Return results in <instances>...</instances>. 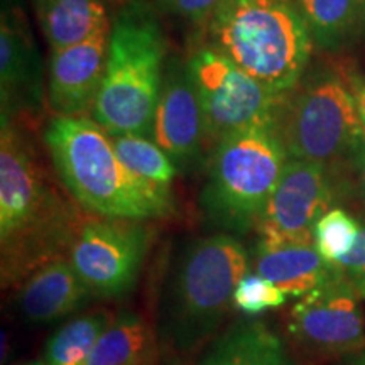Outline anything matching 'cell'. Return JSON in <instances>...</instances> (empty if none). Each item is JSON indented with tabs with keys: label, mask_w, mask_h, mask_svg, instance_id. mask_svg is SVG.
<instances>
[{
	"label": "cell",
	"mask_w": 365,
	"mask_h": 365,
	"mask_svg": "<svg viewBox=\"0 0 365 365\" xmlns=\"http://www.w3.org/2000/svg\"><path fill=\"white\" fill-rule=\"evenodd\" d=\"M355 100H357V107L362 117V122H365V83H359L355 86Z\"/></svg>",
	"instance_id": "cell-28"
},
{
	"label": "cell",
	"mask_w": 365,
	"mask_h": 365,
	"mask_svg": "<svg viewBox=\"0 0 365 365\" xmlns=\"http://www.w3.org/2000/svg\"><path fill=\"white\" fill-rule=\"evenodd\" d=\"M346 276L301 296L287 313V331L301 349L319 357L365 349V318Z\"/></svg>",
	"instance_id": "cell-10"
},
{
	"label": "cell",
	"mask_w": 365,
	"mask_h": 365,
	"mask_svg": "<svg viewBox=\"0 0 365 365\" xmlns=\"http://www.w3.org/2000/svg\"><path fill=\"white\" fill-rule=\"evenodd\" d=\"M255 274L266 277L287 296L301 298L345 276L344 269L327 262L313 242L259 237L254 257Z\"/></svg>",
	"instance_id": "cell-14"
},
{
	"label": "cell",
	"mask_w": 365,
	"mask_h": 365,
	"mask_svg": "<svg viewBox=\"0 0 365 365\" xmlns=\"http://www.w3.org/2000/svg\"><path fill=\"white\" fill-rule=\"evenodd\" d=\"M188 66L202 105L207 140L218 144L249 127L277 124L286 95L269 90L215 48H200Z\"/></svg>",
	"instance_id": "cell-8"
},
{
	"label": "cell",
	"mask_w": 365,
	"mask_h": 365,
	"mask_svg": "<svg viewBox=\"0 0 365 365\" xmlns=\"http://www.w3.org/2000/svg\"><path fill=\"white\" fill-rule=\"evenodd\" d=\"M340 267L344 269L346 279L355 287L360 298L365 299V220L362 222L352 250L346 254Z\"/></svg>",
	"instance_id": "cell-25"
},
{
	"label": "cell",
	"mask_w": 365,
	"mask_h": 365,
	"mask_svg": "<svg viewBox=\"0 0 365 365\" xmlns=\"http://www.w3.org/2000/svg\"><path fill=\"white\" fill-rule=\"evenodd\" d=\"M364 125H365V122H364Z\"/></svg>",
	"instance_id": "cell-32"
},
{
	"label": "cell",
	"mask_w": 365,
	"mask_h": 365,
	"mask_svg": "<svg viewBox=\"0 0 365 365\" xmlns=\"http://www.w3.org/2000/svg\"><path fill=\"white\" fill-rule=\"evenodd\" d=\"M164 6L190 21H210L225 0H163Z\"/></svg>",
	"instance_id": "cell-26"
},
{
	"label": "cell",
	"mask_w": 365,
	"mask_h": 365,
	"mask_svg": "<svg viewBox=\"0 0 365 365\" xmlns=\"http://www.w3.org/2000/svg\"><path fill=\"white\" fill-rule=\"evenodd\" d=\"M166 43L158 21L127 7L113 21L107 68L91 113L108 134L153 135Z\"/></svg>",
	"instance_id": "cell-4"
},
{
	"label": "cell",
	"mask_w": 365,
	"mask_h": 365,
	"mask_svg": "<svg viewBox=\"0 0 365 365\" xmlns=\"http://www.w3.org/2000/svg\"><path fill=\"white\" fill-rule=\"evenodd\" d=\"M355 164H357V173H359V188H360V195L365 200V149L362 153L355 158Z\"/></svg>",
	"instance_id": "cell-27"
},
{
	"label": "cell",
	"mask_w": 365,
	"mask_h": 365,
	"mask_svg": "<svg viewBox=\"0 0 365 365\" xmlns=\"http://www.w3.org/2000/svg\"><path fill=\"white\" fill-rule=\"evenodd\" d=\"M110 31L112 27L85 43L51 51L48 97L58 115H85L93 110L107 68Z\"/></svg>",
	"instance_id": "cell-12"
},
{
	"label": "cell",
	"mask_w": 365,
	"mask_h": 365,
	"mask_svg": "<svg viewBox=\"0 0 365 365\" xmlns=\"http://www.w3.org/2000/svg\"><path fill=\"white\" fill-rule=\"evenodd\" d=\"M208 33L212 48L281 95L294 88L312 54L309 27L291 0H225Z\"/></svg>",
	"instance_id": "cell-3"
},
{
	"label": "cell",
	"mask_w": 365,
	"mask_h": 365,
	"mask_svg": "<svg viewBox=\"0 0 365 365\" xmlns=\"http://www.w3.org/2000/svg\"><path fill=\"white\" fill-rule=\"evenodd\" d=\"M112 319L105 312L71 319L48 340L44 362L48 365H85L100 336L110 327Z\"/></svg>",
	"instance_id": "cell-20"
},
{
	"label": "cell",
	"mask_w": 365,
	"mask_h": 365,
	"mask_svg": "<svg viewBox=\"0 0 365 365\" xmlns=\"http://www.w3.org/2000/svg\"><path fill=\"white\" fill-rule=\"evenodd\" d=\"M154 335L145 319L124 312L112 319L85 365H149Z\"/></svg>",
	"instance_id": "cell-18"
},
{
	"label": "cell",
	"mask_w": 365,
	"mask_h": 365,
	"mask_svg": "<svg viewBox=\"0 0 365 365\" xmlns=\"http://www.w3.org/2000/svg\"><path fill=\"white\" fill-rule=\"evenodd\" d=\"M362 4H364V7H365V0H362Z\"/></svg>",
	"instance_id": "cell-31"
},
{
	"label": "cell",
	"mask_w": 365,
	"mask_h": 365,
	"mask_svg": "<svg viewBox=\"0 0 365 365\" xmlns=\"http://www.w3.org/2000/svg\"><path fill=\"white\" fill-rule=\"evenodd\" d=\"M360 223L341 208H330L313 225V244L318 254L333 266H340L357 240Z\"/></svg>",
	"instance_id": "cell-22"
},
{
	"label": "cell",
	"mask_w": 365,
	"mask_h": 365,
	"mask_svg": "<svg viewBox=\"0 0 365 365\" xmlns=\"http://www.w3.org/2000/svg\"><path fill=\"white\" fill-rule=\"evenodd\" d=\"M117 156L132 173L154 185L170 188L176 166L154 140L137 134H108Z\"/></svg>",
	"instance_id": "cell-21"
},
{
	"label": "cell",
	"mask_w": 365,
	"mask_h": 365,
	"mask_svg": "<svg viewBox=\"0 0 365 365\" xmlns=\"http://www.w3.org/2000/svg\"><path fill=\"white\" fill-rule=\"evenodd\" d=\"M277 130L291 159L328 166L365 149L355 95L335 76L318 80L282 107Z\"/></svg>",
	"instance_id": "cell-7"
},
{
	"label": "cell",
	"mask_w": 365,
	"mask_h": 365,
	"mask_svg": "<svg viewBox=\"0 0 365 365\" xmlns=\"http://www.w3.org/2000/svg\"><path fill=\"white\" fill-rule=\"evenodd\" d=\"M22 365H48L43 360H34V362H27V364H22Z\"/></svg>",
	"instance_id": "cell-30"
},
{
	"label": "cell",
	"mask_w": 365,
	"mask_h": 365,
	"mask_svg": "<svg viewBox=\"0 0 365 365\" xmlns=\"http://www.w3.org/2000/svg\"><path fill=\"white\" fill-rule=\"evenodd\" d=\"M249 271V252L235 237L193 242L181 255L171 284L166 330L182 350L208 340L234 308V291Z\"/></svg>",
	"instance_id": "cell-5"
},
{
	"label": "cell",
	"mask_w": 365,
	"mask_h": 365,
	"mask_svg": "<svg viewBox=\"0 0 365 365\" xmlns=\"http://www.w3.org/2000/svg\"><path fill=\"white\" fill-rule=\"evenodd\" d=\"M90 294L70 259L63 257L44 264L22 282L19 308L31 322L48 323L80 309Z\"/></svg>",
	"instance_id": "cell-15"
},
{
	"label": "cell",
	"mask_w": 365,
	"mask_h": 365,
	"mask_svg": "<svg viewBox=\"0 0 365 365\" xmlns=\"http://www.w3.org/2000/svg\"><path fill=\"white\" fill-rule=\"evenodd\" d=\"M29 143L7 118L0 135V274L4 287L24 282L44 264L66 257L80 232Z\"/></svg>",
	"instance_id": "cell-1"
},
{
	"label": "cell",
	"mask_w": 365,
	"mask_h": 365,
	"mask_svg": "<svg viewBox=\"0 0 365 365\" xmlns=\"http://www.w3.org/2000/svg\"><path fill=\"white\" fill-rule=\"evenodd\" d=\"M331 200L327 166L289 158L255 225L259 237L313 242V225L330 210Z\"/></svg>",
	"instance_id": "cell-11"
},
{
	"label": "cell",
	"mask_w": 365,
	"mask_h": 365,
	"mask_svg": "<svg viewBox=\"0 0 365 365\" xmlns=\"http://www.w3.org/2000/svg\"><path fill=\"white\" fill-rule=\"evenodd\" d=\"M360 0H298L308 27L319 39H333L352 24Z\"/></svg>",
	"instance_id": "cell-23"
},
{
	"label": "cell",
	"mask_w": 365,
	"mask_h": 365,
	"mask_svg": "<svg viewBox=\"0 0 365 365\" xmlns=\"http://www.w3.org/2000/svg\"><path fill=\"white\" fill-rule=\"evenodd\" d=\"M289 161L277 124H262L225 137L210 163L203 205L223 227H255Z\"/></svg>",
	"instance_id": "cell-6"
},
{
	"label": "cell",
	"mask_w": 365,
	"mask_h": 365,
	"mask_svg": "<svg viewBox=\"0 0 365 365\" xmlns=\"http://www.w3.org/2000/svg\"><path fill=\"white\" fill-rule=\"evenodd\" d=\"M200 365H294L282 340L266 323L234 325L215 340Z\"/></svg>",
	"instance_id": "cell-17"
},
{
	"label": "cell",
	"mask_w": 365,
	"mask_h": 365,
	"mask_svg": "<svg viewBox=\"0 0 365 365\" xmlns=\"http://www.w3.org/2000/svg\"><path fill=\"white\" fill-rule=\"evenodd\" d=\"M148 249V230L130 220L86 222L68 257L91 294L118 298L134 287Z\"/></svg>",
	"instance_id": "cell-9"
},
{
	"label": "cell",
	"mask_w": 365,
	"mask_h": 365,
	"mask_svg": "<svg viewBox=\"0 0 365 365\" xmlns=\"http://www.w3.org/2000/svg\"><path fill=\"white\" fill-rule=\"evenodd\" d=\"M287 294L259 274H245L234 291V308L245 314H257L266 309L279 308Z\"/></svg>",
	"instance_id": "cell-24"
},
{
	"label": "cell",
	"mask_w": 365,
	"mask_h": 365,
	"mask_svg": "<svg viewBox=\"0 0 365 365\" xmlns=\"http://www.w3.org/2000/svg\"><path fill=\"white\" fill-rule=\"evenodd\" d=\"M150 137L176 161L195 156L205 139L202 105L188 65L164 78Z\"/></svg>",
	"instance_id": "cell-13"
},
{
	"label": "cell",
	"mask_w": 365,
	"mask_h": 365,
	"mask_svg": "<svg viewBox=\"0 0 365 365\" xmlns=\"http://www.w3.org/2000/svg\"><path fill=\"white\" fill-rule=\"evenodd\" d=\"M352 365H365V352L364 354H360L357 359L354 360V364Z\"/></svg>",
	"instance_id": "cell-29"
},
{
	"label": "cell",
	"mask_w": 365,
	"mask_h": 365,
	"mask_svg": "<svg viewBox=\"0 0 365 365\" xmlns=\"http://www.w3.org/2000/svg\"><path fill=\"white\" fill-rule=\"evenodd\" d=\"M44 143L68 191L90 212L130 222L173 212L170 188L132 173L93 117L56 115L46 127Z\"/></svg>",
	"instance_id": "cell-2"
},
{
	"label": "cell",
	"mask_w": 365,
	"mask_h": 365,
	"mask_svg": "<svg viewBox=\"0 0 365 365\" xmlns=\"http://www.w3.org/2000/svg\"><path fill=\"white\" fill-rule=\"evenodd\" d=\"M36 11L51 51L85 43L112 27L105 0H36Z\"/></svg>",
	"instance_id": "cell-16"
},
{
	"label": "cell",
	"mask_w": 365,
	"mask_h": 365,
	"mask_svg": "<svg viewBox=\"0 0 365 365\" xmlns=\"http://www.w3.org/2000/svg\"><path fill=\"white\" fill-rule=\"evenodd\" d=\"M34 59L29 39L19 21L4 14L0 27V85H2L4 108L14 97H21L26 86L33 85Z\"/></svg>",
	"instance_id": "cell-19"
}]
</instances>
